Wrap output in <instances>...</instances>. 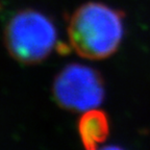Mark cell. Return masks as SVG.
I'll use <instances>...</instances> for the list:
<instances>
[{
	"label": "cell",
	"instance_id": "1",
	"mask_svg": "<svg viewBox=\"0 0 150 150\" xmlns=\"http://www.w3.org/2000/svg\"><path fill=\"white\" fill-rule=\"evenodd\" d=\"M124 17L122 11L102 2L80 5L69 20L71 47L84 59L110 57L119 49L124 37Z\"/></svg>",
	"mask_w": 150,
	"mask_h": 150
},
{
	"label": "cell",
	"instance_id": "2",
	"mask_svg": "<svg viewBox=\"0 0 150 150\" xmlns=\"http://www.w3.org/2000/svg\"><path fill=\"white\" fill-rule=\"evenodd\" d=\"M56 39L52 21L35 9H22L15 14L4 30L7 51L22 64H37L46 59L55 47Z\"/></svg>",
	"mask_w": 150,
	"mask_h": 150
},
{
	"label": "cell",
	"instance_id": "3",
	"mask_svg": "<svg viewBox=\"0 0 150 150\" xmlns=\"http://www.w3.org/2000/svg\"><path fill=\"white\" fill-rule=\"evenodd\" d=\"M52 94L61 108L87 112L100 106L104 98V83L96 69L82 64L67 65L56 75Z\"/></svg>",
	"mask_w": 150,
	"mask_h": 150
},
{
	"label": "cell",
	"instance_id": "4",
	"mask_svg": "<svg viewBox=\"0 0 150 150\" xmlns=\"http://www.w3.org/2000/svg\"><path fill=\"white\" fill-rule=\"evenodd\" d=\"M108 131V120L102 112L96 108L83 112L79 123V132L88 150L97 149L106 140Z\"/></svg>",
	"mask_w": 150,
	"mask_h": 150
},
{
	"label": "cell",
	"instance_id": "5",
	"mask_svg": "<svg viewBox=\"0 0 150 150\" xmlns=\"http://www.w3.org/2000/svg\"><path fill=\"white\" fill-rule=\"evenodd\" d=\"M95 150H124L118 146H103V147H98Z\"/></svg>",
	"mask_w": 150,
	"mask_h": 150
}]
</instances>
